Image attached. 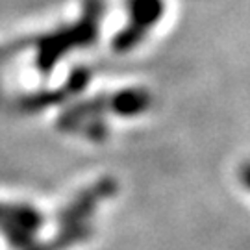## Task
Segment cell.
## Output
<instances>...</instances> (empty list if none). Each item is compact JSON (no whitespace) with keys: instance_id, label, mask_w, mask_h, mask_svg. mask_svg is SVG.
Returning <instances> with one entry per match:
<instances>
[{"instance_id":"obj_3","label":"cell","mask_w":250,"mask_h":250,"mask_svg":"<svg viewBox=\"0 0 250 250\" xmlns=\"http://www.w3.org/2000/svg\"><path fill=\"white\" fill-rule=\"evenodd\" d=\"M239 180H241L243 186L250 191V160L245 161L241 165V169H239Z\"/></svg>"},{"instance_id":"obj_1","label":"cell","mask_w":250,"mask_h":250,"mask_svg":"<svg viewBox=\"0 0 250 250\" xmlns=\"http://www.w3.org/2000/svg\"><path fill=\"white\" fill-rule=\"evenodd\" d=\"M161 0H132L130 13H132V26L126 28L117 39L119 50H130L132 46L145 36V32L156 24L161 15Z\"/></svg>"},{"instance_id":"obj_2","label":"cell","mask_w":250,"mask_h":250,"mask_svg":"<svg viewBox=\"0 0 250 250\" xmlns=\"http://www.w3.org/2000/svg\"><path fill=\"white\" fill-rule=\"evenodd\" d=\"M109 106L119 115H135L146 109L148 95L145 91H123L111 99Z\"/></svg>"}]
</instances>
